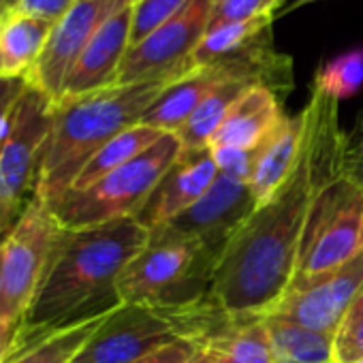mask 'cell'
Segmentation results:
<instances>
[{"mask_svg": "<svg viewBox=\"0 0 363 363\" xmlns=\"http://www.w3.org/2000/svg\"><path fill=\"white\" fill-rule=\"evenodd\" d=\"M147 238L150 231L135 218L79 231L62 229L45 278L20 323L13 354L122 306L118 278Z\"/></svg>", "mask_w": 363, "mask_h": 363, "instance_id": "obj_1", "label": "cell"}, {"mask_svg": "<svg viewBox=\"0 0 363 363\" xmlns=\"http://www.w3.org/2000/svg\"><path fill=\"white\" fill-rule=\"evenodd\" d=\"M312 199V158L301 143V154L286 182L259 203L218 263L214 297L227 312L267 316L284 299Z\"/></svg>", "mask_w": 363, "mask_h": 363, "instance_id": "obj_2", "label": "cell"}, {"mask_svg": "<svg viewBox=\"0 0 363 363\" xmlns=\"http://www.w3.org/2000/svg\"><path fill=\"white\" fill-rule=\"evenodd\" d=\"M167 86V82L116 84L82 96L54 101L37 197L52 203L67 193L86 162L107 141L139 124Z\"/></svg>", "mask_w": 363, "mask_h": 363, "instance_id": "obj_3", "label": "cell"}, {"mask_svg": "<svg viewBox=\"0 0 363 363\" xmlns=\"http://www.w3.org/2000/svg\"><path fill=\"white\" fill-rule=\"evenodd\" d=\"M220 257L197 240L169 227L150 231L147 244L128 261L118 278L122 303L179 310L214 297Z\"/></svg>", "mask_w": 363, "mask_h": 363, "instance_id": "obj_4", "label": "cell"}, {"mask_svg": "<svg viewBox=\"0 0 363 363\" xmlns=\"http://www.w3.org/2000/svg\"><path fill=\"white\" fill-rule=\"evenodd\" d=\"M182 141L175 133H164L152 147L135 156L124 167L94 182L92 186L69 189L58 199L48 203L62 229L79 231L101 227L122 218H135L158 179L179 156Z\"/></svg>", "mask_w": 363, "mask_h": 363, "instance_id": "obj_5", "label": "cell"}, {"mask_svg": "<svg viewBox=\"0 0 363 363\" xmlns=\"http://www.w3.org/2000/svg\"><path fill=\"white\" fill-rule=\"evenodd\" d=\"M363 250V186L346 171L314 191L289 293L340 269Z\"/></svg>", "mask_w": 363, "mask_h": 363, "instance_id": "obj_6", "label": "cell"}, {"mask_svg": "<svg viewBox=\"0 0 363 363\" xmlns=\"http://www.w3.org/2000/svg\"><path fill=\"white\" fill-rule=\"evenodd\" d=\"M52 107L54 101L28 84L0 135V246L37 197Z\"/></svg>", "mask_w": 363, "mask_h": 363, "instance_id": "obj_7", "label": "cell"}, {"mask_svg": "<svg viewBox=\"0 0 363 363\" xmlns=\"http://www.w3.org/2000/svg\"><path fill=\"white\" fill-rule=\"evenodd\" d=\"M272 24L274 13L212 24L195 52V67H220L284 99L293 88V60L276 50Z\"/></svg>", "mask_w": 363, "mask_h": 363, "instance_id": "obj_8", "label": "cell"}, {"mask_svg": "<svg viewBox=\"0 0 363 363\" xmlns=\"http://www.w3.org/2000/svg\"><path fill=\"white\" fill-rule=\"evenodd\" d=\"M62 227L41 197H35L3 244L0 318L22 323L52 259Z\"/></svg>", "mask_w": 363, "mask_h": 363, "instance_id": "obj_9", "label": "cell"}, {"mask_svg": "<svg viewBox=\"0 0 363 363\" xmlns=\"http://www.w3.org/2000/svg\"><path fill=\"white\" fill-rule=\"evenodd\" d=\"M214 0H189L167 24L133 43L118 73V86L175 82L195 69V52L212 24Z\"/></svg>", "mask_w": 363, "mask_h": 363, "instance_id": "obj_10", "label": "cell"}, {"mask_svg": "<svg viewBox=\"0 0 363 363\" xmlns=\"http://www.w3.org/2000/svg\"><path fill=\"white\" fill-rule=\"evenodd\" d=\"M257 208L259 201L248 182L218 173L214 184L195 206L162 227L197 240L203 248L223 259L227 246Z\"/></svg>", "mask_w": 363, "mask_h": 363, "instance_id": "obj_11", "label": "cell"}, {"mask_svg": "<svg viewBox=\"0 0 363 363\" xmlns=\"http://www.w3.org/2000/svg\"><path fill=\"white\" fill-rule=\"evenodd\" d=\"M133 0H79V3L54 24L50 41L28 77V84L45 92L52 101L60 99L62 86L77 58L101 28V24Z\"/></svg>", "mask_w": 363, "mask_h": 363, "instance_id": "obj_12", "label": "cell"}, {"mask_svg": "<svg viewBox=\"0 0 363 363\" xmlns=\"http://www.w3.org/2000/svg\"><path fill=\"white\" fill-rule=\"evenodd\" d=\"M363 289V250L340 269L312 282L303 291L286 293L267 318L293 323L318 333L335 335L348 308Z\"/></svg>", "mask_w": 363, "mask_h": 363, "instance_id": "obj_13", "label": "cell"}, {"mask_svg": "<svg viewBox=\"0 0 363 363\" xmlns=\"http://www.w3.org/2000/svg\"><path fill=\"white\" fill-rule=\"evenodd\" d=\"M218 177V164L212 147L182 150L175 162L158 179L152 195L135 216V220L154 231L195 206Z\"/></svg>", "mask_w": 363, "mask_h": 363, "instance_id": "obj_14", "label": "cell"}, {"mask_svg": "<svg viewBox=\"0 0 363 363\" xmlns=\"http://www.w3.org/2000/svg\"><path fill=\"white\" fill-rule=\"evenodd\" d=\"M133 3L118 9L101 24V28L94 33V37L77 58L75 67L71 69L62 86L60 99L82 96L88 92L116 86L124 56L130 50Z\"/></svg>", "mask_w": 363, "mask_h": 363, "instance_id": "obj_15", "label": "cell"}, {"mask_svg": "<svg viewBox=\"0 0 363 363\" xmlns=\"http://www.w3.org/2000/svg\"><path fill=\"white\" fill-rule=\"evenodd\" d=\"M189 363H274L265 316L231 314L223 327L197 344Z\"/></svg>", "mask_w": 363, "mask_h": 363, "instance_id": "obj_16", "label": "cell"}, {"mask_svg": "<svg viewBox=\"0 0 363 363\" xmlns=\"http://www.w3.org/2000/svg\"><path fill=\"white\" fill-rule=\"evenodd\" d=\"M303 143V111L284 116L282 122L255 147V169L250 189L259 203L267 201L291 175L301 154Z\"/></svg>", "mask_w": 363, "mask_h": 363, "instance_id": "obj_17", "label": "cell"}, {"mask_svg": "<svg viewBox=\"0 0 363 363\" xmlns=\"http://www.w3.org/2000/svg\"><path fill=\"white\" fill-rule=\"evenodd\" d=\"M282 99L265 86L248 88L227 113L210 147L255 150L284 118Z\"/></svg>", "mask_w": 363, "mask_h": 363, "instance_id": "obj_18", "label": "cell"}, {"mask_svg": "<svg viewBox=\"0 0 363 363\" xmlns=\"http://www.w3.org/2000/svg\"><path fill=\"white\" fill-rule=\"evenodd\" d=\"M229 77L235 75L220 67H195L189 75L175 79L158 94L139 124H145L160 133H177L203 103V99Z\"/></svg>", "mask_w": 363, "mask_h": 363, "instance_id": "obj_19", "label": "cell"}, {"mask_svg": "<svg viewBox=\"0 0 363 363\" xmlns=\"http://www.w3.org/2000/svg\"><path fill=\"white\" fill-rule=\"evenodd\" d=\"M52 30V22L33 18L18 7L0 9V77L28 82Z\"/></svg>", "mask_w": 363, "mask_h": 363, "instance_id": "obj_20", "label": "cell"}, {"mask_svg": "<svg viewBox=\"0 0 363 363\" xmlns=\"http://www.w3.org/2000/svg\"><path fill=\"white\" fill-rule=\"evenodd\" d=\"M252 86H257V84L246 77H229V79L220 82L203 99V103L195 109V113L186 120V124L175 133L177 139L182 141V147L184 150L210 147L214 135L218 133V128L225 122L231 107Z\"/></svg>", "mask_w": 363, "mask_h": 363, "instance_id": "obj_21", "label": "cell"}, {"mask_svg": "<svg viewBox=\"0 0 363 363\" xmlns=\"http://www.w3.org/2000/svg\"><path fill=\"white\" fill-rule=\"evenodd\" d=\"M274 363H335V335L267 318Z\"/></svg>", "mask_w": 363, "mask_h": 363, "instance_id": "obj_22", "label": "cell"}, {"mask_svg": "<svg viewBox=\"0 0 363 363\" xmlns=\"http://www.w3.org/2000/svg\"><path fill=\"white\" fill-rule=\"evenodd\" d=\"M164 133L150 128L145 124H135L130 128H126L124 133H120L118 137H113L111 141H107L88 162L86 167L79 171L77 179L73 182V191H82L92 186L94 182H99L101 177L109 175L111 171L124 167L126 162H130L135 156H139L141 152H145L147 147H152Z\"/></svg>", "mask_w": 363, "mask_h": 363, "instance_id": "obj_23", "label": "cell"}, {"mask_svg": "<svg viewBox=\"0 0 363 363\" xmlns=\"http://www.w3.org/2000/svg\"><path fill=\"white\" fill-rule=\"evenodd\" d=\"M105 316L79 323V325L62 329L58 333H52L45 340H41L39 344L11 354V359L7 363H73L77 352L86 346V342L90 340V335L96 331V327L103 323Z\"/></svg>", "mask_w": 363, "mask_h": 363, "instance_id": "obj_24", "label": "cell"}, {"mask_svg": "<svg viewBox=\"0 0 363 363\" xmlns=\"http://www.w3.org/2000/svg\"><path fill=\"white\" fill-rule=\"evenodd\" d=\"M363 88V48L344 52L323 62L314 75V90L344 101Z\"/></svg>", "mask_w": 363, "mask_h": 363, "instance_id": "obj_25", "label": "cell"}, {"mask_svg": "<svg viewBox=\"0 0 363 363\" xmlns=\"http://www.w3.org/2000/svg\"><path fill=\"white\" fill-rule=\"evenodd\" d=\"M189 5V0H135L133 3V33L130 45L139 43L156 28L175 18Z\"/></svg>", "mask_w": 363, "mask_h": 363, "instance_id": "obj_26", "label": "cell"}, {"mask_svg": "<svg viewBox=\"0 0 363 363\" xmlns=\"http://www.w3.org/2000/svg\"><path fill=\"white\" fill-rule=\"evenodd\" d=\"M363 359V289L348 308L335 333V363H357Z\"/></svg>", "mask_w": 363, "mask_h": 363, "instance_id": "obj_27", "label": "cell"}, {"mask_svg": "<svg viewBox=\"0 0 363 363\" xmlns=\"http://www.w3.org/2000/svg\"><path fill=\"white\" fill-rule=\"evenodd\" d=\"M282 5V0H220L214 5L212 13V24H223V22H242L259 16L274 13ZM210 24V26H212Z\"/></svg>", "mask_w": 363, "mask_h": 363, "instance_id": "obj_28", "label": "cell"}, {"mask_svg": "<svg viewBox=\"0 0 363 363\" xmlns=\"http://www.w3.org/2000/svg\"><path fill=\"white\" fill-rule=\"evenodd\" d=\"M212 154L218 164V173L238 182H250V175L255 169V150L212 147Z\"/></svg>", "mask_w": 363, "mask_h": 363, "instance_id": "obj_29", "label": "cell"}, {"mask_svg": "<svg viewBox=\"0 0 363 363\" xmlns=\"http://www.w3.org/2000/svg\"><path fill=\"white\" fill-rule=\"evenodd\" d=\"M77 3H79V0H18L13 7H18L20 11H24V13H28L33 18L56 24Z\"/></svg>", "mask_w": 363, "mask_h": 363, "instance_id": "obj_30", "label": "cell"}, {"mask_svg": "<svg viewBox=\"0 0 363 363\" xmlns=\"http://www.w3.org/2000/svg\"><path fill=\"white\" fill-rule=\"evenodd\" d=\"M197 350V344L191 340H175L158 350H154L152 354L135 361V363H189L193 359Z\"/></svg>", "mask_w": 363, "mask_h": 363, "instance_id": "obj_31", "label": "cell"}, {"mask_svg": "<svg viewBox=\"0 0 363 363\" xmlns=\"http://www.w3.org/2000/svg\"><path fill=\"white\" fill-rule=\"evenodd\" d=\"M26 86H28L26 79H0V135H3L9 113L18 103V99L22 96V92L26 90Z\"/></svg>", "mask_w": 363, "mask_h": 363, "instance_id": "obj_32", "label": "cell"}, {"mask_svg": "<svg viewBox=\"0 0 363 363\" xmlns=\"http://www.w3.org/2000/svg\"><path fill=\"white\" fill-rule=\"evenodd\" d=\"M18 333H20V323L0 318V363H7L11 359L18 342Z\"/></svg>", "mask_w": 363, "mask_h": 363, "instance_id": "obj_33", "label": "cell"}, {"mask_svg": "<svg viewBox=\"0 0 363 363\" xmlns=\"http://www.w3.org/2000/svg\"><path fill=\"white\" fill-rule=\"evenodd\" d=\"M346 173L354 177L363 186V141L354 147H350L348 158H346Z\"/></svg>", "mask_w": 363, "mask_h": 363, "instance_id": "obj_34", "label": "cell"}, {"mask_svg": "<svg viewBox=\"0 0 363 363\" xmlns=\"http://www.w3.org/2000/svg\"><path fill=\"white\" fill-rule=\"evenodd\" d=\"M0 295H3V246H0Z\"/></svg>", "mask_w": 363, "mask_h": 363, "instance_id": "obj_35", "label": "cell"}, {"mask_svg": "<svg viewBox=\"0 0 363 363\" xmlns=\"http://www.w3.org/2000/svg\"><path fill=\"white\" fill-rule=\"evenodd\" d=\"M306 3H314V0H293L291 7H299V5H306Z\"/></svg>", "mask_w": 363, "mask_h": 363, "instance_id": "obj_36", "label": "cell"}, {"mask_svg": "<svg viewBox=\"0 0 363 363\" xmlns=\"http://www.w3.org/2000/svg\"><path fill=\"white\" fill-rule=\"evenodd\" d=\"M0 3H3V7H13L18 0H0Z\"/></svg>", "mask_w": 363, "mask_h": 363, "instance_id": "obj_37", "label": "cell"}, {"mask_svg": "<svg viewBox=\"0 0 363 363\" xmlns=\"http://www.w3.org/2000/svg\"><path fill=\"white\" fill-rule=\"evenodd\" d=\"M214 3H220V0H214Z\"/></svg>", "mask_w": 363, "mask_h": 363, "instance_id": "obj_38", "label": "cell"}, {"mask_svg": "<svg viewBox=\"0 0 363 363\" xmlns=\"http://www.w3.org/2000/svg\"><path fill=\"white\" fill-rule=\"evenodd\" d=\"M357 363H363V359H361V361H357Z\"/></svg>", "mask_w": 363, "mask_h": 363, "instance_id": "obj_39", "label": "cell"}, {"mask_svg": "<svg viewBox=\"0 0 363 363\" xmlns=\"http://www.w3.org/2000/svg\"><path fill=\"white\" fill-rule=\"evenodd\" d=\"M0 9H3V3H0Z\"/></svg>", "mask_w": 363, "mask_h": 363, "instance_id": "obj_40", "label": "cell"}, {"mask_svg": "<svg viewBox=\"0 0 363 363\" xmlns=\"http://www.w3.org/2000/svg\"><path fill=\"white\" fill-rule=\"evenodd\" d=\"M0 79H3V77H0Z\"/></svg>", "mask_w": 363, "mask_h": 363, "instance_id": "obj_41", "label": "cell"}]
</instances>
